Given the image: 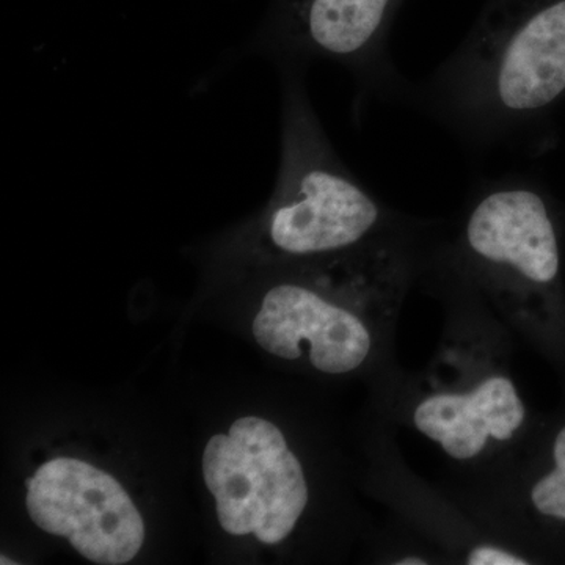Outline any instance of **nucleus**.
Masks as SVG:
<instances>
[{"label": "nucleus", "mask_w": 565, "mask_h": 565, "mask_svg": "<svg viewBox=\"0 0 565 565\" xmlns=\"http://www.w3.org/2000/svg\"><path fill=\"white\" fill-rule=\"evenodd\" d=\"M404 0H273L248 44L275 68L341 66L355 84L353 110L371 103L407 104L414 82L392 57L390 35Z\"/></svg>", "instance_id": "nucleus-3"}, {"label": "nucleus", "mask_w": 565, "mask_h": 565, "mask_svg": "<svg viewBox=\"0 0 565 565\" xmlns=\"http://www.w3.org/2000/svg\"><path fill=\"white\" fill-rule=\"evenodd\" d=\"M253 334L264 351L278 359H300L307 344L308 360L326 374L355 371L373 345L359 316L297 281L277 282L264 294Z\"/></svg>", "instance_id": "nucleus-7"}, {"label": "nucleus", "mask_w": 565, "mask_h": 565, "mask_svg": "<svg viewBox=\"0 0 565 565\" xmlns=\"http://www.w3.org/2000/svg\"><path fill=\"white\" fill-rule=\"evenodd\" d=\"M565 93V0H486L407 106L471 151H514Z\"/></svg>", "instance_id": "nucleus-1"}, {"label": "nucleus", "mask_w": 565, "mask_h": 565, "mask_svg": "<svg viewBox=\"0 0 565 565\" xmlns=\"http://www.w3.org/2000/svg\"><path fill=\"white\" fill-rule=\"evenodd\" d=\"M397 565H424L427 564L422 557H404V559L397 561Z\"/></svg>", "instance_id": "nucleus-11"}, {"label": "nucleus", "mask_w": 565, "mask_h": 565, "mask_svg": "<svg viewBox=\"0 0 565 565\" xmlns=\"http://www.w3.org/2000/svg\"><path fill=\"white\" fill-rule=\"evenodd\" d=\"M203 476L223 530L253 534L262 544L285 541L308 504L300 460L281 430L258 416L239 418L207 441Z\"/></svg>", "instance_id": "nucleus-4"}, {"label": "nucleus", "mask_w": 565, "mask_h": 565, "mask_svg": "<svg viewBox=\"0 0 565 565\" xmlns=\"http://www.w3.org/2000/svg\"><path fill=\"white\" fill-rule=\"evenodd\" d=\"M0 563H2V565L17 564V563H13V561H10L9 557H6V556H2V561H0Z\"/></svg>", "instance_id": "nucleus-12"}, {"label": "nucleus", "mask_w": 565, "mask_h": 565, "mask_svg": "<svg viewBox=\"0 0 565 565\" xmlns=\"http://www.w3.org/2000/svg\"><path fill=\"white\" fill-rule=\"evenodd\" d=\"M525 404L514 382L492 375L471 392L435 394L416 407V429L452 459H475L490 438L508 441L525 422Z\"/></svg>", "instance_id": "nucleus-8"}, {"label": "nucleus", "mask_w": 565, "mask_h": 565, "mask_svg": "<svg viewBox=\"0 0 565 565\" xmlns=\"http://www.w3.org/2000/svg\"><path fill=\"white\" fill-rule=\"evenodd\" d=\"M281 82L280 166L262 225L286 258H321L366 247L388 230V207L334 151L307 87L308 71L277 70Z\"/></svg>", "instance_id": "nucleus-2"}, {"label": "nucleus", "mask_w": 565, "mask_h": 565, "mask_svg": "<svg viewBox=\"0 0 565 565\" xmlns=\"http://www.w3.org/2000/svg\"><path fill=\"white\" fill-rule=\"evenodd\" d=\"M25 508L44 533L68 539L85 559L131 563L145 541V523L114 476L71 457L41 465L28 479Z\"/></svg>", "instance_id": "nucleus-5"}, {"label": "nucleus", "mask_w": 565, "mask_h": 565, "mask_svg": "<svg viewBox=\"0 0 565 565\" xmlns=\"http://www.w3.org/2000/svg\"><path fill=\"white\" fill-rule=\"evenodd\" d=\"M471 259L534 285L559 274V245L544 196L514 174L479 181L465 221Z\"/></svg>", "instance_id": "nucleus-6"}, {"label": "nucleus", "mask_w": 565, "mask_h": 565, "mask_svg": "<svg viewBox=\"0 0 565 565\" xmlns=\"http://www.w3.org/2000/svg\"><path fill=\"white\" fill-rule=\"evenodd\" d=\"M553 457L555 468L535 482L531 501L539 514L565 522V427L557 434Z\"/></svg>", "instance_id": "nucleus-9"}, {"label": "nucleus", "mask_w": 565, "mask_h": 565, "mask_svg": "<svg viewBox=\"0 0 565 565\" xmlns=\"http://www.w3.org/2000/svg\"><path fill=\"white\" fill-rule=\"evenodd\" d=\"M467 564L470 565H526L530 564L525 557L505 552L503 548L492 545H479L471 550L467 557Z\"/></svg>", "instance_id": "nucleus-10"}]
</instances>
